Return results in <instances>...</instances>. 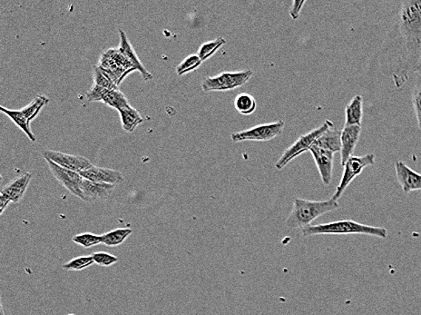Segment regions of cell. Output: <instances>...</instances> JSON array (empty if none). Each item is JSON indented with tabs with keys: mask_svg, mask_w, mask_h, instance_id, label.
Segmentation results:
<instances>
[{
	"mask_svg": "<svg viewBox=\"0 0 421 315\" xmlns=\"http://www.w3.org/2000/svg\"><path fill=\"white\" fill-rule=\"evenodd\" d=\"M418 72H421V66H420V70L418 71Z\"/></svg>",
	"mask_w": 421,
	"mask_h": 315,
	"instance_id": "36",
	"label": "cell"
},
{
	"mask_svg": "<svg viewBox=\"0 0 421 315\" xmlns=\"http://www.w3.org/2000/svg\"><path fill=\"white\" fill-rule=\"evenodd\" d=\"M395 171H396L397 180L405 194L421 191V175L419 173L413 171L411 167L401 161L395 163Z\"/></svg>",
	"mask_w": 421,
	"mask_h": 315,
	"instance_id": "12",
	"label": "cell"
},
{
	"mask_svg": "<svg viewBox=\"0 0 421 315\" xmlns=\"http://www.w3.org/2000/svg\"><path fill=\"white\" fill-rule=\"evenodd\" d=\"M252 69L235 71V72H222L215 76H209L202 83L204 92H224L238 89L248 83L253 76Z\"/></svg>",
	"mask_w": 421,
	"mask_h": 315,
	"instance_id": "4",
	"label": "cell"
},
{
	"mask_svg": "<svg viewBox=\"0 0 421 315\" xmlns=\"http://www.w3.org/2000/svg\"><path fill=\"white\" fill-rule=\"evenodd\" d=\"M42 155L45 160L52 161L65 169L76 173L85 171L93 166L87 158L81 157V155H69L67 153L54 151V150H45L42 152Z\"/></svg>",
	"mask_w": 421,
	"mask_h": 315,
	"instance_id": "9",
	"label": "cell"
},
{
	"mask_svg": "<svg viewBox=\"0 0 421 315\" xmlns=\"http://www.w3.org/2000/svg\"><path fill=\"white\" fill-rule=\"evenodd\" d=\"M305 4L306 1H298V0H294V1L292 2V5L291 8H290L289 13L290 16H291V18L294 19V21H296V19H299L301 10H303V6Z\"/></svg>",
	"mask_w": 421,
	"mask_h": 315,
	"instance_id": "34",
	"label": "cell"
},
{
	"mask_svg": "<svg viewBox=\"0 0 421 315\" xmlns=\"http://www.w3.org/2000/svg\"><path fill=\"white\" fill-rule=\"evenodd\" d=\"M202 63H203V61L199 58V56L193 54V55L186 56V58L184 59V61L178 65L177 67H176V72H177V75L180 76L186 75V74H189L197 69V68L201 66Z\"/></svg>",
	"mask_w": 421,
	"mask_h": 315,
	"instance_id": "29",
	"label": "cell"
},
{
	"mask_svg": "<svg viewBox=\"0 0 421 315\" xmlns=\"http://www.w3.org/2000/svg\"><path fill=\"white\" fill-rule=\"evenodd\" d=\"M340 208V204L336 201L331 199L314 201L295 198L294 206L285 225L287 228L303 229L311 226L317 218L323 217L327 213H331Z\"/></svg>",
	"mask_w": 421,
	"mask_h": 315,
	"instance_id": "2",
	"label": "cell"
},
{
	"mask_svg": "<svg viewBox=\"0 0 421 315\" xmlns=\"http://www.w3.org/2000/svg\"><path fill=\"white\" fill-rule=\"evenodd\" d=\"M10 203V201L7 197H5L4 195L0 197V214L2 215L4 213L6 208H7Z\"/></svg>",
	"mask_w": 421,
	"mask_h": 315,
	"instance_id": "35",
	"label": "cell"
},
{
	"mask_svg": "<svg viewBox=\"0 0 421 315\" xmlns=\"http://www.w3.org/2000/svg\"><path fill=\"white\" fill-rule=\"evenodd\" d=\"M72 241L85 248H91L102 243V235L92 234V232H84V234L74 237Z\"/></svg>",
	"mask_w": 421,
	"mask_h": 315,
	"instance_id": "30",
	"label": "cell"
},
{
	"mask_svg": "<svg viewBox=\"0 0 421 315\" xmlns=\"http://www.w3.org/2000/svg\"><path fill=\"white\" fill-rule=\"evenodd\" d=\"M400 48L395 81L401 86L421 66V0L401 1L394 25Z\"/></svg>",
	"mask_w": 421,
	"mask_h": 315,
	"instance_id": "1",
	"label": "cell"
},
{
	"mask_svg": "<svg viewBox=\"0 0 421 315\" xmlns=\"http://www.w3.org/2000/svg\"><path fill=\"white\" fill-rule=\"evenodd\" d=\"M334 124L332 121L326 120L321 127L317 129H312V131L307 133L305 135H301L300 138L289 146L288 149L283 153L279 160L276 162V169L281 170L285 167L287 164L291 163L294 158L299 155L303 154L307 151L309 152L310 149L314 146L316 139L319 138L324 131L330 129Z\"/></svg>",
	"mask_w": 421,
	"mask_h": 315,
	"instance_id": "5",
	"label": "cell"
},
{
	"mask_svg": "<svg viewBox=\"0 0 421 315\" xmlns=\"http://www.w3.org/2000/svg\"><path fill=\"white\" fill-rule=\"evenodd\" d=\"M309 152L314 158L321 181L325 186H329L331 184L332 171H334V153L315 146H312Z\"/></svg>",
	"mask_w": 421,
	"mask_h": 315,
	"instance_id": "11",
	"label": "cell"
},
{
	"mask_svg": "<svg viewBox=\"0 0 421 315\" xmlns=\"http://www.w3.org/2000/svg\"><path fill=\"white\" fill-rule=\"evenodd\" d=\"M107 90V89H103V87L94 85L92 89L88 91L87 94V100L89 102H102L105 91Z\"/></svg>",
	"mask_w": 421,
	"mask_h": 315,
	"instance_id": "33",
	"label": "cell"
},
{
	"mask_svg": "<svg viewBox=\"0 0 421 315\" xmlns=\"http://www.w3.org/2000/svg\"><path fill=\"white\" fill-rule=\"evenodd\" d=\"M341 130L335 129L334 124H332L330 129L316 139L314 146L328 150L335 154L341 151Z\"/></svg>",
	"mask_w": 421,
	"mask_h": 315,
	"instance_id": "18",
	"label": "cell"
},
{
	"mask_svg": "<svg viewBox=\"0 0 421 315\" xmlns=\"http://www.w3.org/2000/svg\"><path fill=\"white\" fill-rule=\"evenodd\" d=\"M98 67L102 68L116 84L121 83L128 73L136 70V68L119 51V50H108L101 56L100 64Z\"/></svg>",
	"mask_w": 421,
	"mask_h": 315,
	"instance_id": "6",
	"label": "cell"
},
{
	"mask_svg": "<svg viewBox=\"0 0 421 315\" xmlns=\"http://www.w3.org/2000/svg\"><path fill=\"white\" fill-rule=\"evenodd\" d=\"M133 230L130 228H118L113 231L107 232L102 235V243L105 246L115 248L122 245L132 235Z\"/></svg>",
	"mask_w": 421,
	"mask_h": 315,
	"instance_id": "23",
	"label": "cell"
},
{
	"mask_svg": "<svg viewBox=\"0 0 421 315\" xmlns=\"http://www.w3.org/2000/svg\"><path fill=\"white\" fill-rule=\"evenodd\" d=\"M31 180H32V175L30 173H25V174L21 175V177H17L8 184L7 186L1 190V195H4L7 197L11 203L18 204L21 202L24 197L25 191L28 184H30Z\"/></svg>",
	"mask_w": 421,
	"mask_h": 315,
	"instance_id": "16",
	"label": "cell"
},
{
	"mask_svg": "<svg viewBox=\"0 0 421 315\" xmlns=\"http://www.w3.org/2000/svg\"><path fill=\"white\" fill-rule=\"evenodd\" d=\"M115 187L114 184L96 183L83 177L81 182L83 201L93 202V201L107 199L112 194Z\"/></svg>",
	"mask_w": 421,
	"mask_h": 315,
	"instance_id": "15",
	"label": "cell"
},
{
	"mask_svg": "<svg viewBox=\"0 0 421 315\" xmlns=\"http://www.w3.org/2000/svg\"><path fill=\"white\" fill-rule=\"evenodd\" d=\"M94 85L107 90L118 89L116 82L98 66L94 67Z\"/></svg>",
	"mask_w": 421,
	"mask_h": 315,
	"instance_id": "28",
	"label": "cell"
},
{
	"mask_svg": "<svg viewBox=\"0 0 421 315\" xmlns=\"http://www.w3.org/2000/svg\"><path fill=\"white\" fill-rule=\"evenodd\" d=\"M79 174L85 180L96 182V183L114 184V186L124 181L123 174L121 172L118 170L105 169V167L93 166Z\"/></svg>",
	"mask_w": 421,
	"mask_h": 315,
	"instance_id": "14",
	"label": "cell"
},
{
	"mask_svg": "<svg viewBox=\"0 0 421 315\" xmlns=\"http://www.w3.org/2000/svg\"><path fill=\"white\" fill-rule=\"evenodd\" d=\"M119 34H120V45H119L118 50L122 54L135 66L136 70L140 72L144 80L149 81L153 78V76L147 70V68L143 66L140 59H139L138 55L136 54V51L133 50L132 45H131L129 41H128L127 34L124 32V30H119Z\"/></svg>",
	"mask_w": 421,
	"mask_h": 315,
	"instance_id": "17",
	"label": "cell"
},
{
	"mask_svg": "<svg viewBox=\"0 0 421 315\" xmlns=\"http://www.w3.org/2000/svg\"><path fill=\"white\" fill-rule=\"evenodd\" d=\"M118 112L120 113L122 127H123L125 131L133 132L136 127L143 123L144 119L142 118L140 113L131 106L125 107V109L119 110Z\"/></svg>",
	"mask_w": 421,
	"mask_h": 315,
	"instance_id": "20",
	"label": "cell"
},
{
	"mask_svg": "<svg viewBox=\"0 0 421 315\" xmlns=\"http://www.w3.org/2000/svg\"><path fill=\"white\" fill-rule=\"evenodd\" d=\"M102 103L113 107V109L118 110V111L130 106L127 96L119 89L105 91Z\"/></svg>",
	"mask_w": 421,
	"mask_h": 315,
	"instance_id": "24",
	"label": "cell"
},
{
	"mask_svg": "<svg viewBox=\"0 0 421 315\" xmlns=\"http://www.w3.org/2000/svg\"><path fill=\"white\" fill-rule=\"evenodd\" d=\"M50 171L52 172L54 177L58 180L59 184L67 190L70 194L83 200V195L81 192V182L83 177L79 173L65 169L63 167L58 166L50 160H47Z\"/></svg>",
	"mask_w": 421,
	"mask_h": 315,
	"instance_id": "10",
	"label": "cell"
},
{
	"mask_svg": "<svg viewBox=\"0 0 421 315\" xmlns=\"http://www.w3.org/2000/svg\"><path fill=\"white\" fill-rule=\"evenodd\" d=\"M412 106L416 115L418 126L421 131V72H418L416 80L412 87Z\"/></svg>",
	"mask_w": 421,
	"mask_h": 315,
	"instance_id": "27",
	"label": "cell"
},
{
	"mask_svg": "<svg viewBox=\"0 0 421 315\" xmlns=\"http://www.w3.org/2000/svg\"><path fill=\"white\" fill-rule=\"evenodd\" d=\"M48 102H50V99H48L47 96L42 95L36 96L30 104H28L27 107H23V109H21V112L23 115L25 116V118L31 122L39 115V113L41 112V110L48 103Z\"/></svg>",
	"mask_w": 421,
	"mask_h": 315,
	"instance_id": "26",
	"label": "cell"
},
{
	"mask_svg": "<svg viewBox=\"0 0 421 315\" xmlns=\"http://www.w3.org/2000/svg\"><path fill=\"white\" fill-rule=\"evenodd\" d=\"M360 133L361 127L358 126H344L341 130L340 151L341 166H344L354 155Z\"/></svg>",
	"mask_w": 421,
	"mask_h": 315,
	"instance_id": "13",
	"label": "cell"
},
{
	"mask_svg": "<svg viewBox=\"0 0 421 315\" xmlns=\"http://www.w3.org/2000/svg\"><path fill=\"white\" fill-rule=\"evenodd\" d=\"M375 164V155L367 154L363 157H355L352 155L346 164H344L343 177L337 186L336 192L332 195V199L336 201L340 199L346 189L348 188L352 182L363 172L366 167L374 166Z\"/></svg>",
	"mask_w": 421,
	"mask_h": 315,
	"instance_id": "7",
	"label": "cell"
},
{
	"mask_svg": "<svg viewBox=\"0 0 421 315\" xmlns=\"http://www.w3.org/2000/svg\"><path fill=\"white\" fill-rule=\"evenodd\" d=\"M285 123L278 120L274 123L258 124L244 131L233 133L231 139L233 143H241L244 141L266 142L272 140L283 133Z\"/></svg>",
	"mask_w": 421,
	"mask_h": 315,
	"instance_id": "8",
	"label": "cell"
},
{
	"mask_svg": "<svg viewBox=\"0 0 421 315\" xmlns=\"http://www.w3.org/2000/svg\"><path fill=\"white\" fill-rule=\"evenodd\" d=\"M301 235L304 237H314V235H364L386 239L388 237V230L383 227L363 225L354 220H341L307 226L301 229Z\"/></svg>",
	"mask_w": 421,
	"mask_h": 315,
	"instance_id": "3",
	"label": "cell"
},
{
	"mask_svg": "<svg viewBox=\"0 0 421 315\" xmlns=\"http://www.w3.org/2000/svg\"><path fill=\"white\" fill-rule=\"evenodd\" d=\"M92 257L96 265L104 266V268H108V266L115 265L116 263L118 262V257L105 252H94Z\"/></svg>",
	"mask_w": 421,
	"mask_h": 315,
	"instance_id": "32",
	"label": "cell"
},
{
	"mask_svg": "<svg viewBox=\"0 0 421 315\" xmlns=\"http://www.w3.org/2000/svg\"><path fill=\"white\" fill-rule=\"evenodd\" d=\"M226 44V39H224L223 36H219L218 39L202 44L201 47H199L197 55L199 58L202 59V61H208L209 58H212V56Z\"/></svg>",
	"mask_w": 421,
	"mask_h": 315,
	"instance_id": "25",
	"label": "cell"
},
{
	"mask_svg": "<svg viewBox=\"0 0 421 315\" xmlns=\"http://www.w3.org/2000/svg\"><path fill=\"white\" fill-rule=\"evenodd\" d=\"M93 263H95V261H94L92 255L76 257L75 259L70 260L69 262L65 263L63 269L67 271H82L90 268Z\"/></svg>",
	"mask_w": 421,
	"mask_h": 315,
	"instance_id": "31",
	"label": "cell"
},
{
	"mask_svg": "<svg viewBox=\"0 0 421 315\" xmlns=\"http://www.w3.org/2000/svg\"><path fill=\"white\" fill-rule=\"evenodd\" d=\"M363 98L360 95L355 96L345 109V126L361 127L363 118Z\"/></svg>",
	"mask_w": 421,
	"mask_h": 315,
	"instance_id": "19",
	"label": "cell"
},
{
	"mask_svg": "<svg viewBox=\"0 0 421 315\" xmlns=\"http://www.w3.org/2000/svg\"><path fill=\"white\" fill-rule=\"evenodd\" d=\"M233 105L236 111L241 116H251L257 109V102L248 93H241L236 96Z\"/></svg>",
	"mask_w": 421,
	"mask_h": 315,
	"instance_id": "22",
	"label": "cell"
},
{
	"mask_svg": "<svg viewBox=\"0 0 421 315\" xmlns=\"http://www.w3.org/2000/svg\"><path fill=\"white\" fill-rule=\"evenodd\" d=\"M0 110H1L2 113H6L18 126L31 141L35 142L36 140L35 135L31 131L30 122L23 115L21 110H10L6 109L4 107H0Z\"/></svg>",
	"mask_w": 421,
	"mask_h": 315,
	"instance_id": "21",
	"label": "cell"
}]
</instances>
